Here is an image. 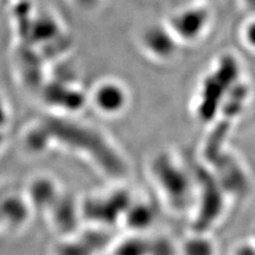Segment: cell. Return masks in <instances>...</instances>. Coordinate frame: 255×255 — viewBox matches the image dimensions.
<instances>
[{
    "instance_id": "6da1fadb",
    "label": "cell",
    "mask_w": 255,
    "mask_h": 255,
    "mask_svg": "<svg viewBox=\"0 0 255 255\" xmlns=\"http://www.w3.org/2000/svg\"><path fill=\"white\" fill-rule=\"evenodd\" d=\"M154 172L159 185L164 188L173 205L184 206L189 194V183L185 173L165 158H159L155 162Z\"/></svg>"
},
{
    "instance_id": "7a4b0ae2",
    "label": "cell",
    "mask_w": 255,
    "mask_h": 255,
    "mask_svg": "<svg viewBox=\"0 0 255 255\" xmlns=\"http://www.w3.org/2000/svg\"><path fill=\"white\" fill-rule=\"evenodd\" d=\"M96 105L107 113L118 112L124 105V95L113 84H103L96 91Z\"/></svg>"
},
{
    "instance_id": "3957f363",
    "label": "cell",
    "mask_w": 255,
    "mask_h": 255,
    "mask_svg": "<svg viewBox=\"0 0 255 255\" xmlns=\"http://www.w3.org/2000/svg\"><path fill=\"white\" fill-rule=\"evenodd\" d=\"M153 219L152 210L145 204L136 205L134 209L128 213V221L132 228L142 229L148 227Z\"/></svg>"
},
{
    "instance_id": "277c9868",
    "label": "cell",
    "mask_w": 255,
    "mask_h": 255,
    "mask_svg": "<svg viewBox=\"0 0 255 255\" xmlns=\"http://www.w3.org/2000/svg\"><path fill=\"white\" fill-rule=\"evenodd\" d=\"M184 255H213V247L204 238H193L184 245Z\"/></svg>"
},
{
    "instance_id": "5b68a950",
    "label": "cell",
    "mask_w": 255,
    "mask_h": 255,
    "mask_svg": "<svg viewBox=\"0 0 255 255\" xmlns=\"http://www.w3.org/2000/svg\"><path fill=\"white\" fill-rule=\"evenodd\" d=\"M148 246L139 239L126 242L119 247L116 255H145Z\"/></svg>"
},
{
    "instance_id": "8992f818",
    "label": "cell",
    "mask_w": 255,
    "mask_h": 255,
    "mask_svg": "<svg viewBox=\"0 0 255 255\" xmlns=\"http://www.w3.org/2000/svg\"><path fill=\"white\" fill-rule=\"evenodd\" d=\"M246 36L247 42L249 43V45L255 48V21L249 23L248 28L246 30Z\"/></svg>"
}]
</instances>
